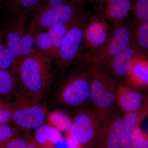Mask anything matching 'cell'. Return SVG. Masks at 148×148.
Wrapping results in <instances>:
<instances>
[{
    "label": "cell",
    "instance_id": "19",
    "mask_svg": "<svg viewBox=\"0 0 148 148\" xmlns=\"http://www.w3.org/2000/svg\"><path fill=\"white\" fill-rule=\"evenodd\" d=\"M132 42L144 55L148 54V20L136 24L132 32Z\"/></svg>",
    "mask_w": 148,
    "mask_h": 148
},
{
    "label": "cell",
    "instance_id": "10",
    "mask_svg": "<svg viewBox=\"0 0 148 148\" xmlns=\"http://www.w3.org/2000/svg\"><path fill=\"white\" fill-rule=\"evenodd\" d=\"M135 88L125 79L118 83L116 92V105L118 111L122 114L145 110L144 97Z\"/></svg>",
    "mask_w": 148,
    "mask_h": 148
},
{
    "label": "cell",
    "instance_id": "28",
    "mask_svg": "<svg viewBox=\"0 0 148 148\" xmlns=\"http://www.w3.org/2000/svg\"><path fill=\"white\" fill-rule=\"evenodd\" d=\"M140 122L132 131L131 146L132 148H148V135L140 128L139 125Z\"/></svg>",
    "mask_w": 148,
    "mask_h": 148
},
{
    "label": "cell",
    "instance_id": "18",
    "mask_svg": "<svg viewBox=\"0 0 148 148\" xmlns=\"http://www.w3.org/2000/svg\"><path fill=\"white\" fill-rule=\"evenodd\" d=\"M132 5L131 0H121L114 4L106 5L103 16L113 22L123 21L131 11Z\"/></svg>",
    "mask_w": 148,
    "mask_h": 148
},
{
    "label": "cell",
    "instance_id": "22",
    "mask_svg": "<svg viewBox=\"0 0 148 148\" xmlns=\"http://www.w3.org/2000/svg\"><path fill=\"white\" fill-rule=\"evenodd\" d=\"M44 0H10V11L12 16L33 12Z\"/></svg>",
    "mask_w": 148,
    "mask_h": 148
},
{
    "label": "cell",
    "instance_id": "37",
    "mask_svg": "<svg viewBox=\"0 0 148 148\" xmlns=\"http://www.w3.org/2000/svg\"><path fill=\"white\" fill-rule=\"evenodd\" d=\"M147 112H148V108H147Z\"/></svg>",
    "mask_w": 148,
    "mask_h": 148
},
{
    "label": "cell",
    "instance_id": "16",
    "mask_svg": "<svg viewBox=\"0 0 148 148\" xmlns=\"http://www.w3.org/2000/svg\"><path fill=\"white\" fill-rule=\"evenodd\" d=\"M17 91V74L11 69L0 70V97L10 99Z\"/></svg>",
    "mask_w": 148,
    "mask_h": 148
},
{
    "label": "cell",
    "instance_id": "7",
    "mask_svg": "<svg viewBox=\"0 0 148 148\" xmlns=\"http://www.w3.org/2000/svg\"><path fill=\"white\" fill-rule=\"evenodd\" d=\"M68 136L84 148H95L102 119L91 106L74 111Z\"/></svg>",
    "mask_w": 148,
    "mask_h": 148
},
{
    "label": "cell",
    "instance_id": "11",
    "mask_svg": "<svg viewBox=\"0 0 148 148\" xmlns=\"http://www.w3.org/2000/svg\"><path fill=\"white\" fill-rule=\"evenodd\" d=\"M110 27L103 15L95 14L90 16L85 24L83 42L86 50L101 46L108 39Z\"/></svg>",
    "mask_w": 148,
    "mask_h": 148
},
{
    "label": "cell",
    "instance_id": "32",
    "mask_svg": "<svg viewBox=\"0 0 148 148\" xmlns=\"http://www.w3.org/2000/svg\"><path fill=\"white\" fill-rule=\"evenodd\" d=\"M66 140L68 143L69 148H84L80 143L72 139L69 136H68Z\"/></svg>",
    "mask_w": 148,
    "mask_h": 148
},
{
    "label": "cell",
    "instance_id": "23",
    "mask_svg": "<svg viewBox=\"0 0 148 148\" xmlns=\"http://www.w3.org/2000/svg\"><path fill=\"white\" fill-rule=\"evenodd\" d=\"M35 43L36 50L45 56L53 58L52 40L47 30H37L35 34Z\"/></svg>",
    "mask_w": 148,
    "mask_h": 148
},
{
    "label": "cell",
    "instance_id": "20",
    "mask_svg": "<svg viewBox=\"0 0 148 148\" xmlns=\"http://www.w3.org/2000/svg\"><path fill=\"white\" fill-rule=\"evenodd\" d=\"M45 122L59 132H68L71 125L72 119L62 110H56L48 113Z\"/></svg>",
    "mask_w": 148,
    "mask_h": 148
},
{
    "label": "cell",
    "instance_id": "27",
    "mask_svg": "<svg viewBox=\"0 0 148 148\" xmlns=\"http://www.w3.org/2000/svg\"><path fill=\"white\" fill-rule=\"evenodd\" d=\"M15 60L13 53L7 47H5L0 41V70L11 69L14 71Z\"/></svg>",
    "mask_w": 148,
    "mask_h": 148
},
{
    "label": "cell",
    "instance_id": "13",
    "mask_svg": "<svg viewBox=\"0 0 148 148\" xmlns=\"http://www.w3.org/2000/svg\"><path fill=\"white\" fill-rule=\"evenodd\" d=\"M29 14H21L12 16L10 27L7 35V47L15 56L14 71L18 73V68L23 60L21 52V42L26 33V24Z\"/></svg>",
    "mask_w": 148,
    "mask_h": 148
},
{
    "label": "cell",
    "instance_id": "12",
    "mask_svg": "<svg viewBox=\"0 0 148 148\" xmlns=\"http://www.w3.org/2000/svg\"><path fill=\"white\" fill-rule=\"evenodd\" d=\"M142 55H145L131 41L127 47L112 58L104 68L115 78L126 79L133 63Z\"/></svg>",
    "mask_w": 148,
    "mask_h": 148
},
{
    "label": "cell",
    "instance_id": "21",
    "mask_svg": "<svg viewBox=\"0 0 148 148\" xmlns=\"http://www.w3.org/2000/svg\"><path fill=\"white\" fill-rule=\"evenodd\" d=\"M71 23H58L51 26L47 30L49 33L52 40L53 45L52 58L53 60L58 54L66 32Z\"/></svg>",
    "mask_w": 148,
    "mask_h": 148
},
{
    "label": "cell",
    "instance_id": "8",
    "mask_svg": "<svg viewBox=\"0 0 148 148\" xmlns=\"http://www.w3.org/2000/svg\"><path fill=\"white\" fill-rule=\"evenodd\" d=\"M83 14L82 7L73 2L32 12L29 25L37 30L46 31L58 23L70 24Z\"/></svg>",
    "mask_w": 148,
    "mask_h": 148
},
{
    "label": "cell",
    "instance_id": "34",
    "mask_svg": "<svg viewBox=\"0 0 148 148\" xmlns=\"http://www.w3.org/2000/svg\"><path fill=\"white\" fill-rule=\"evenodd\" d=\"M27 139H28V145H27V148H43L42 147L36 143L33 138L28 137Z\"/></svg>",
    "mask_w": 148,
    "mask_h": 148
},
{
    "label": "cell",
    "instance_id": "38",
    "mask_svg": "<svg viewBox=\"0 0 148 148\" xmlns=\"http://www.w3.org/2000/svg\"><path fill=\"white\" fill-rule=\"evenodd\" d=\"M1 0H0V3L1 2Z\"/></svg>",
    "mask_w": 148,
    "mask_h": 148
},
{
    "label": "cell",
    "instance_id": "15",
    "mask_svg": "<svg viewBox=\"0 0 148 148\" xmlns=\"http://www.w3.org/2000/svg\"><path fill=\"white\" fill-rule=\"evenodd\" d=\"M33 139L43 148H54L64 140L61 132L45 123L35 130Z\"/></svg>",
    "mask_w": 148,
    "mask_h": 148
},
{
    "label": "cell",
    "instance_id": "2",
    "mask_svg": "<svg viewBox=\"0 0 148 148\" xmlns=\"http://www.w3.org/2000/svg\"><path fill=\"white\" fill-rule=\"evenodd\" d=\"M91 71L80 67L66 75L54 94L56 106L73 112L91 106Z\"/></svg>",
    "mask_w": 148,
    "mask_h": 148
},
{
    "label": "cell",
    "instance_id": "29",
    "mask_svg": "<svg viewBox=\"0 0 148 148\" xmlns=\"http://www.w3.org/2000/svg\"><path fill=\"white\" fill-rule=\"evenodd\" d=\"M12 116V103L8 107L0 110V125L11 123Z\"/></svg>",
    "mask_w": 148,
    "mask_h": 148
},
{
    "label": "cell",
    "instance_id": "9",
    "mask_svg": "<svg viewBox=\"0 0 148 148\" xmlns=\"http://www.w3.org/2000/svg\"><path fill=\"white\" fill-rule=\"evenodd\" d=\"M124 124L120 112L102 121L95 148H121Z\"/></svg>",
    "mask_w": 148,
    "mask_h": 148
},
{
    "label": "cell",
    "instance_id": "4",
    "mask_svg": "<svg viewBox=\"0 0 148 148\" xmlns=\"http://www.w3.org/2000/svg\"><path fill=\"white\" fill-rule=\"evenodd\" d=\"M90 71V106L103 120L119 112L116 105V92L119 82L105 68Z\"/></svg>",
    "mask_w": 148,
    "mask_h": 148
},
{
    "label": "cell",
    "instance_id": "33",
    "mask_svg": "<svg viewBox=\"0 0 148 148\" xmlns=\"http://www.w3.org/2000/svg\"><path fill=\"white\" fill-rule=\"evenodd\" d=\"M11 103V101H10L9 99L0 97V110L10 106Z\"/></svg>",
    "mask_w": 148,
    "mask_h": 148
},
{
    "label": "cell",
    "instance_id": "14",
    "mask_svg": "<svg viewBox=\"0 0 148 148\" xmlns=\"http://www.w3.org/2000/svg\"><path fill=\"white\" fill-rule=\"evenodd\" d=\"M125 80L135 88L148 86V58L146 56L137 58Z\"/></svg>",
    "mask_w": 148,
    "mask_h": 148
},
{
    "label": "cell",
    "instance_id": "26",
    "mask_svg": "<svg viewBox=\"0 0 148 148\" xmlns=\"http://www.w3.org/2000/svg\"><path fill=\"white\" fill-rule=\"evenodd\" d=\"M131 11L136 24L148 20V0H135Z\"/></svg>",
    "mask_w": 148,
    "mask_h": 148
},
{
    "label": "cell",
    "instance_id": "3",
    "mask_svg": "<svg viewBox=\"0 0 148 148\" xmlns=\"http://www.w3.org/2000/svg\"><path fill=\"white\" fill-rule=\"evenodd\" d=\"M134 26L125 20L113 22L106 42L97 48L86 51L79 67L90 71L105 68L112 58L131 43Z\"/></svg>",
    "mask_w": 148,
    "mask_h": 148
},
{
    "label": "cell",
    "instance_id": "35",
    "mask_svg": "<svg viewBox=\"0 0 148 148\" xmlns=\"http://www.w3.org/2000/svg\"><path fill=\"white\" fill-rule=\"evenodd\" d=\"M69 1L82 7L83 3L84 0H69Z\"/></svg>",
    "mask_w": 148,
    "mask_h": 148
},
{
    "label": "cell",
    "instance_id": "24",
    "mask_svg": "<svg viewBox=\"0 0 148 148\" xmlns=\"http://www.w3.org/2000/svg\"><path fill=\"white\" fill-rule=\"evenodd\" d=\"M37 30L29 25L28 32L23 36L21 42V52L23 59L35 50V37Z\"/></svg>",
    "mask_w": 148,
    "mask_h": 148
},
{
    "label": "cell",
    "instance_id": "1",
    "mask_svg": "<svg viewBox=\"0 0 148 148\" xmlns=\"http://www.w3.org/2000/svg\"><path fill=\"white\" fill-rule=\"evenodd\" d=\"M53 59L36 49L22 60L18 68V92L42 101L51 88L55 78Z\"/></svg>",
    "mask_w": 148,
    "mask_h": 148
},
{
    "label": "cell",
    "instance_id": "25",
    "mask_svg": "<svg viewBox=\"0 0 148 148\" xmlns=\"http://www.w3.org/2000/svg\"><path fill=\"white\" fill-rule=\"evenodd\" d=\"M21 136L20 130L10 124L0 125V148H5L14 138Z\"/></svg>",
    "mask_w": 148,
    "mask_h": 148
},
{
    "label": "cell",
    "instance_id": "30",
    "mask_svg": "<svg viewBox=\"0 0 148 148\" xmlns=\"http://www.w3.org/2000/svg\"><path fill=\"white\" fill-rule=\"evenodd\" d=\"M69 2H72L69 0H44L35 10L51 8Z\"/></svg>",
    "mask_w": 148,
    "mask_h": 148
},
{
    "label": "cell",
    "instance_id": "17",
    "mask_svg": "<svg viewBox=\"0 0 148 148\" xmlns=\"http://www.w3.org/2000/svg\"><path fill=\"white\" fill-rule=\"evenodd\" d=\"M147 110H145L137 112L123 114L124 124L121 148H132L131 139L132 131L142 120Z\"/></svg>",
    "mask_w": 148,
    "mask_h": 148
},
{
    "label": "cell",
    "instance_id": "31",
    "mask_svg": "<svg viewBox=\"0 0 148 148\" xmlns=\"http://www.w3.org/2000/svg\"><path fill=\"white\" fill-rule=\"evenodd\" d=\"M27 137L20 136L12 140L5 148H27Z\"/></svg>",
    "mask_w": 148,
    "mask_h": 148
},
{
    "label": "cell",
    "instance_id": "6",
    "mask_svg": "<svg viewBox=\"0 0 148 148\" xmlns=\"http://www.w3.org/2000/svg\"><path fill=\"white\" fill-rule=\"evenodd\" d=\"M12 101L11 123L20 130H36L44 124L48 114V108L42 103L17 92Z\"/></svg>",
    "mask_w": 148,
    "mask_h": 148
},
{
    "label": "cell",
    "instance_id": "36",
    "mask_svg": "<svg viewBox=\"0 0 148 148\" xmlns=\"http://www.w3.org/2000/svg\"><path fill=\"white\" fill-rule=\"evenodd\" d=\"M88 1H102V0H88Z\"/></svg>",
    "mask_w": 148,
    "mask_h": 148
},
{
    "label": "cell",
    "instance_id": "5",
    "mask_svg": "<svg viewBox=\"0 0 148 148\" xmlns=\"http://www.w3.org/2000/svg\"><path fill=\"white\" fill-rule=\"evenodd\" d=\"M85 24L82 14L70 25L53 60V67L58 71L63 73L72 65H79L82 60L85 49L82 45Z\"/></svg>",
    "mask_w": 148,
    "mask_h": 148
}]
</instances>
